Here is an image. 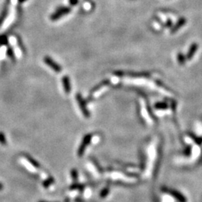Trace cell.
<instances>
[{
	"instance_id": "6da1fadb",
	"label": "cell",
	"mask_w": 202,
	"mask_h": 202,
	"mask_svg": "<svg viewBox=\"0 0 202 202\" xmlns=\"http://www.w3.org/2000/svg\"><path fill=\"white\" fill-rule=\"evenodd\" d=\"M20 162L23 167L31 174H38L40 173V164L32 157H23L20 160Z\"/></svg>"
},
{
	"instance_id": "7a4b0ae2",
	"label": "cell",
	"mask_w": 202,
	"mask_h": 202,
	"mask_svg": "<svg viewBox=\"0 0 202 202\" xmlns=\"http://www.w3.org/2000/svg\"><path fill=\"white\" fill-rule=\"evenodd\" d=\"M76 98H77V102H78V104L79 106V108H80L82 112L84 114L85 118H89L90 117V114H89V112L88 111L86 107V104H85V102L84 99L82 98V95L80 94H77L76 95Z\"/></svg>"
},
{
	"instance_id": "3957f363",
	"label": "cell",
	"mask_w": 202,
	"mask_h": 202,
	"mask_svg": "<svg viewBox=\"0 0 202 202\" xmlns=\"http://www.w3.org/2000/svg\"><path fill=\"white\" fill-rule=\"evenodd\" d=\"M44 61L46 65L49 66L50 68L53 70L54 71H56V73H59V72L61 71L62 69L61 66L58 65L56 62L54 61L51 58L49 57V56H45V57L44 58Z\"/></svg>"
},
{
	"instance_id": "277c9868",
	"label": "cell",
	"mask_w": 202,
	"mask_h": 202,
	"mask_svg": "<svg viewBox=\"0 0 202 202\" xmlns=\"http://www.w3.org/2000/svg\"><path fill=\"white\" fill-rule=\"evenodd\" d=\"M91 137H92L91 136V135H90V134H88V135L85 136V137L83 138L82 141L80 146H79V149H78V153H77L79 157H82V156L83 153H84L85 148H86V147L88 146V144L91 142Z\"/></svg>"
},
{
	"instance_id": "5b68a950",
	"label": "cell",
	"mask_w": 202,
	"mask_h": 202,
	"mask_svg": "<svg viewBox=\"0 0 202 202\" xmlns=\"http://www.w3.org/2000/svg\"><path fill=\"white\" fill-rule=\"evenodd\" d=\"M41 185L43 188L49 191H53L55 189V180L52 177H49L46 180L41 181Z\"/></svg>"
},
{
	"instance_id": "8992f818",
	"label": "cell",
	"mask_w": 202,
	"mask_h": 202,
	"mask_svg": "<svg viewBox=\"0 0 202 202\" xmlns=\"http://www.w3.org/2000/svg\"><path fill=\"white\" fill-rule=\"evenodd\" d=\"M70 11H71V8H65V7L61 8L59 9V10L56 11L55 13L52 14V16L51 17V20H57L58 19L60 18V17H61L62 16H64V15L67 14Z\"/></svg>"
},
{
	"instance_id": "52a82bcc",
	"label": "cell",
	"mask_w": 202,
	"mask_h": 202,
	"mask_svg": "<svg viewBox=\"0 0 202 202\" xmlns=\"http://www.w3.org/2000/svg\"><path fill=\"white\" fill-rule=\"evenodd\" d=\"M62 85H63L64 91H65V94H70L71 90V82H70V78L67 76H65L62 77Z\"/></svg>"
},
{
	"instance_id": "ba28073f",
	"label": "cell",
	"mask_w": 202,
	"mask_h": 202,
	"mask_svg": "<svg viewBox=\"0 0 202 202\" xmlns=\"http://www.w3.org/2000/svg\"><path fill=\"white\" fill-rule=\"evenodd\" d=\"M199 49V44H196V43H193L192 44L191 46H190L189 51L187 52V55H186V59H191L192 57H193L194 54L195 53L197 50Z\"/></svg>"
},
{
	"instance_id": "9c48e42d",
	"label": "cell",
	"mask_w": 202,
	"mask_h": 202,
	"mask_svg": "<svg viewBox=\"0 0 202 202\" xmlns=\"http://www.w3.org/2000/svg\"><path fill=\"white\" fill-rule=\"evenodd\" d=\"M186 23V20L185 18H183V17L180 18V20H178V22H177L176 24L172 27V30H171V32H172V33L176 32L177 31H178V29H180L181 28V27L183 26V25L185 24Z\"/></svg>"
},
{
	"instance_id": "30bf717a",
	"label": "cell",
	"mask_w": 202,
	"mask_h": 202,
	"mask_svg": "<svg viewBox=\"0 0 202 202\" xmlns=\"http://www.w3.org/2000/svg\"><path fill=\"white\" fill-rule=\"evenodd\" d=\"M178 61L179 62L180 65H184L186 62V57L185 56L183 55L182 53H178Z\"/></svg>"
},
{
	"instance_id": "8fae6325",
	"label": "cell",
	"mask_w": 202,
	"mask_h": 202,
	"mask_svg": "<svg viewBox=\"0 0 202 202\" xmlns=\"http://www.w3.org/2000/svg\"><path fill=\"white\" fill-rule=\"evenodd\" d=\"M168 107V105L164 103H158L155 105V108L158 109H166Z\"/></svg>"
},
{
	"instance_id": "7c38bea8",
	"label": "cell",
	"mask_w": 202,
	"mask_h": 202,
	"mask_svg": "<svg viewBox=\"0 0 202 202\" xmlns=\"http://www.w3.org/2000/svg\"><path fill=\"white\" fill-rule=\"evenodd\" d=\"M0 144H2L3 145H5L7 144V141L6 139H5V135H4L2 132H0Z\"/></svg>"
},
{
	"instance_id": "4fadbf2b",
	"label": "cell",
	"mask_w": 202,
	"mask_h": 202,
	"mask_svg": "<svg viewBox=\"0 0 202 202\" xmlns=\"http://www.w3.org/2000/svg\"><path fill=\"white\" fill-rule=\"evenodd\" d=\"M0 44H3V45H6L8 44V39L6 37L1 36L0 37Z\"/></svg>"
},
{
	"instance_id": "5bb4252c",
	"label": "cell",
	"mask_w": 202,
	"mask_h": 202,
	"mask_svg": "<svg viewBox=\"0 0 202 202\" xmlns=\"http://www.w3.org/2000/svg\"><path fill=\"white\" fill-rule=\"evenodd\" d=\"M78 1L79 0H70V4L71 5H75L78 3Z\"/></svg>"
},
{
	"instance_id": "9a60e30c",
	"label": "cell",
	"mask_w": 202,
	"mask_h": 202,
	"mask_svg": "<svg viewBox=\"0 0 202 202\" xmlns=\"http://www.w3.org/2000/svg\"><path fill=\"white\" fill-rule=\"evenodd\" d=\"M8 56H10L11 58H12L13 57V52L12 51V50H9L8 51Z\"/></svg>"
},
{
	"instance_id": "2e32d148",
	"label": "cell",
	"mask_w": 202,
	"mask_h": 202,
	"mask_svg": "<svg viewBox=\"0 0 202 202\" xmlns=\"http://www.w3.org/2000/svg\"><path fill=\"white\" fill-rule=\"evenodd\" d=\"M38 202H53V201H43V200H41V201H38Z\"/></svg>"
}]
</instances>
